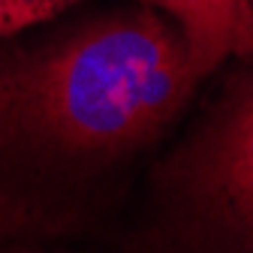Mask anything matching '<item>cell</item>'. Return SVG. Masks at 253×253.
Wrapping results in <instances>:
<instances>
[{"label":"cell","mask_w":253,"mask_h":253,"mask_svg":"<svg viewBox=\"0 0 253 253\" xmlns=\"http://www.w3.org/2000/svg\"><path fill=\"white\" fill-rule=\"evenodd\" d=\"M73 3L76 0H0V40L18 34L30 24H40Z\"/></svg>","instance_id":"obj_4"},{"label":"cell","mask_w":253,"mask_h":253,"mask_svg":"<svg viewBox=\"0 0 253 253\" xmlns=\"http://www.w3.org/2000/svg\"><path fill=\"white\" fill-rule=\"evenodd\" d=\"M181 24V42L196 79L208 76L223 57L250 45V0H148Z\"/></svg>","instance_id":"obj_3"},{"label":"cell","mask_w":253,"mask_h":253,"mask_svg":"<svg viewBox=\"0 0 253 253\" xmlns=\"http://www.w3.org/2000/svg\"><path fill=\"white\" fill-rule=\"evenodd\" d=\"M169 184L205 241L235 250L250 244L253 208V115L250 93L229 100L169 169Z\"/></svg>","instance_id":"obj_2"},{"label":"cell","mask_w":253,"mask_h":253,"mask_svg":"<svg viewBox=\"0 0 253 253\" xmlns=\"http://www.w3.org/2000/svg\"><path fill=\"white\" fill-rule=\"evenodd\" d=\"M196 82L166 21H97L45 51L0 57V154L133 151L178 115Z\"/></svg>","instance_id":"obj_1"}]
</instances>
